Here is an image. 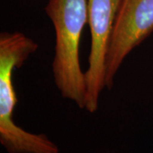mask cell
<instances>
[{
	"label": "cell",
	"mask_w": 153,
	"mask_h": 153,
	"mask_svg": "<svg viewBox=\"0 0 153 153\" xmlns=\"http://www.w3.org/2000/svg\"><path fill=\"white\" fill-rule=\"evenodd\" d=\"M55 33L52 72L62 98L84 109L86 78L79 60V46L88 23V0H48L44 8Z\"/></svg>",
	"instance_id": "1"
},
{
	"label": "cell",
	"mask_w": 153,
	"mask_h": 153,
	"mask_svg": "<svg viewBox=\"0 0 153 153\" xmlns=\"http://www.w3.org/2000/svg\"><path fill=\"white\" fill-rule=\"evenodd\" d=\"M38 44L21 32L0 33V143L8 153H60L58 146L44 134H33L18 126L13 119L16 92L12 76Z\"/></svg>",
	"instance_id": "2"
},
{
	"label": "cell",
	"mask_w": 153,
	"mask_h": 153,
	"mask_svg": "<svg viewBox=\"0 0 153 153\" xmlns=\"http://www.w3.org/2000/svg\"><path fill=\"white\" fill-rule=\"evenodd\" d=\"M123 0H88V24L90 31L88 67L85 71V107L89 113L98 109L105 84V67L115 21Z\"/></svg>",
	"instance_id": "3"
},
{
	"label": "cell",
	"mask_w": 153,
	"mask_h": 153,
	"mask_svg": "<svg viewBox=\"0 0 153 153\" xmlns=\"http://www.w3.org/2000/svg\"><path fill=\"white\" fill-rule=\"evenodd\" d=\"M152 32L153 0H123L105 60V88L113 87L115 76L123 60Z\"/></svg>",
	"instance_id": "4"
}]
</instances>
